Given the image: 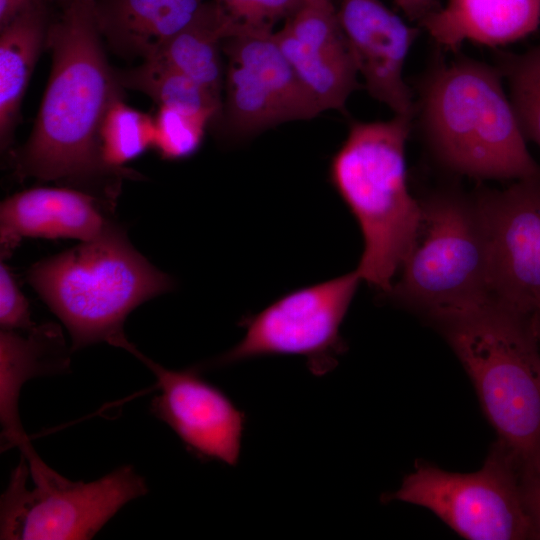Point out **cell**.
Instances as JSON below:
<instances>
[{
	"label": "cell",
	"instance_id": "obj_1",
	"mask_svg": "<svg viewBox=\"0 0 540 540\" xmlns=\"http://www.w3.org/2000/svg\"><path fill=\"white\" fill-rule=\"evenodd\" d=\"M94 1L63 0L52 19L49 80L31 135L14 155V168L21 179L66 182L116 203L122 179L139 174L112 169L101 157V126L122 99V86L106 58Z\"/></svg>",
	"mask_w": 540,
	"mask_h": 540
},
{
	"label": "cell",
	"instance_id": "obj_2",
	"mask_svg": "<svg viewBox=\"0 0 540 540\" xmlns=\"http://www.w3.org/2000/svg\"><path fill=\"white\" fill-rule=\"evenodd\" d=\"M497 66L460 57L437 61L417 86L415 115L433 154L480 179H540Z\"/></svg>",
	"mask_w": 540,
	"mask_h": 540
},
{
	"label": "cell",
	"instance_id": "obj_3",
	"mask_svg": "<svg viewBox=\"0 0 540 540\" xmlns=\"http://www.w3.org/2000/svg\"><path fill=\"white\" fill-rule=\"evenodd\" d=\"M437 326L522 478L540 473V345L533 314L492 299Z\"/></svg>",
	"mask_w": 540,
	"mask_h": 540
},
{
	"label": "cell",
	"instance_id": "obj_4",
	"mask_svg": "<svg viewBox=\"0 0 540 540\" xmlns=\"http://www.w3.org/2000/svg\"><path fill=\"white\" fill-rule=\"evenodd\" d=\"M413 117L353 122L333 156L329 178L355 217L364 241L356 269L362 280L389 294L421 220V202L409 192L405 148Z\"/></svg>",
	"mask_w": 540,
	"mask_h": 540
},
{
	"label": "cell",
	"instance_id": "obj_5",
	"mask_svg": "<svg viewBox=\"0 0 540 540\" xmlns=\"http://www.w3.org/2000/svg\"><path fill=\"white\" fill-rule=\"evenodd\" d=\"M26 278L67 328L71 351L105 342L131 353L127 316L175 286L134 248L122 226L34 263Z\"/></svg>",
	"mask_w": 540,
	"mask_h": 540
},
{
	"label": "cell",
	"instance_id": "obj_6",
	"mask_svg": "<svg viewBox=\"0 0 540 540\" xmlns=\"http://www.w3.org/2000/svg\"><path fill=\"white\" fill-rule=\"evenodd\" d=\"M414 243L389 294L435 324L495 299L485 232L474 199L454 191L421 202Z\"/></svg>",
	"mask_w": 540,
	"mask_h": 540
},
{
	"label": "cell",
	"instance_id": "obj_7",
	"mask_svg": "<svg viewBox=\"0 0 540 540\" xmlns=\"http://www.w3.org/2000/svg\"><path fill=\"white\" fill-rule=\"evenodd\" d=\"M0 501V539H92L129 501L145 495V479L130 465L92 482L71 481L49 467L31 442Z\"/></svg>",
	"mask_w": 540,
	"mask_h": 540
},
{
	"label": "cell",
	"instance_id": "obj_8",
	"mask_svg": "<svg viewBox=\"0 0 540 540\" xmlns=\"http://www.w3.org/2000/svg\"><path fill=\"white\" fill-rule=\"evenodd\" d=\"M383 500L426 508L465 539H534L521 471L498 441L474 472H451L417 462L399 489Z\"/></svg>",
	"mask_w": 540,
	"mask_h": 540
},
{
	"label": "cell",
	"instance_id": "obj_9",
	"mask_svg": "<svg viewBox=\"0 0 540 540\" xmlns=\"http://www.w3.org/2000/svg\"><path fill=\"white\" fill-rule=\"evenodd\" d=\"M356 270L340 277L292 291L239 325L243 339L198 368H220L249 359L296 355L306 359L315 376L333 370L346 350L340 327L361 281Z\"/></svg>",
	"mask_w": 540,
	"mask_h": 540
},
{
	"label": "cell",
	"instance_id": "obj_10",
	"mask_svg": "<svg viewBox=\"0 0 540 540\" xmlns=\"http://www.w3.org/2000/svg\"><path fill=\"white\" fill-rule=\"evenodd\" d=\"M227 58L221 115L227 130L247 137L321 110L283 54L275 32L237 25L224 39Z\"/></svg>",
	"mask_w": 540,
	"mask_h": 540
},
{
	"label": "cell",
	"instance_id": "obj_11",
	"mask_svg": "<svg viewBox=\"0 0 540 540\" xmlns=\"http://www.w3.org/2000/svg\"><path fill=\"white\" fill-rule=\"evenodd\" d=\"M474 200L486 236L494 298L534 314L540 309V179L483 190Z\"/></svg>",
	"mask_w": 540,
	"mask_h": 540
},
{
	"label": "cell",
	"instance_id": "obj_12",
	"mask_svg": "<svg viewBox=\"0 0 540 540\" xmlns=\"http://www.w3.org/2000/svg\"><path fill=\"white\" fill-rule=\"evenodd\" d=\"M154 374L160 393L151 413L165 422L197 458L238 463L247 416L219 388L201 376L196 366L170 370L142 354L132 352Z\"/></svg>",
	"mask_w": 540,
	"mask_h": 540
},
{
	"label": "cell",
	"instance_id": "obj_13",
	"mask_svg": "<svg viewBox=\"0 0 540 540\" xmlns=\"http://www.w3.org/2000/svg\"><path fill=\"white\" fill-rule=\"evenodd\" d=\"M337 15L368 93L395 115L414 118L413 93L403 69L419 35L380 0H337Z\"/></svg>",
	"mask_w": 540,
	"mask_h": 540
},
{
	"label": "cell",
	"instance_id": "obj_14",
	"mask_svg": "<svg viewBox=\"0 0 540 540\" xmlns=\"http://www.w3.org/2000/svg\"><path fill=\"white\" fill-rule=\"evenodd\" d=\"M277 42L321 112L339 110L359 88L358 71L333 0H303L275 32Z\"/></svg>",
	"mask_w": 540,
	"mask_h": 540
},
{
	"label": "cell",
	"instance_id": "obj_15",
	"mask_svg": "<svg viewBox=\"0 0 540 540\" xmlns=\"http://www.w3.org/2000/svg\"><path fill=\"white\" fill-rule=\"evenodd\" d=\"M116 204L76 187H34L0 206V256L9 258L24 238L99 239L121 225Z\"/></svg>",
	"mask_w": 540,
	"mask_h": 540
},
{
	"label": "cell",
	"instance_id": "obj_16",
	"mask_svg": "<svg viewBox=\"0 0 540 540\" xmlns=\"http://www.w3.org/2000/svg\"><path fill=\"white\" fill-rule=\"evenodd\" d=\"M60 327L55 323L35 326L23 336L0 331V421L5 447L20 448L30 442L19 416L22 386L31 378L67 371L69 354Z\"/></svg>",
	"mask_w": 540,
	"mask_h": 540
},
{
	"label": "cell",
	"instance_id": "obj_17",
	"mask_svg": "<svg viewBox=\"0 0 540 540\" xmlns=\"http://www.w3.org/2000/svg\"><path fill=\"white\" fill-rule=\"evenodd\" d=\"M540 0H448L421 27L445 50L464 41L499 47L535 32Z\"/></svg>",
	"mask_w": 540,
	"mask_h": 540
},
{
	"label": "cell",
	"instance_id": "obj_18",
	"mask_svg": "<svg viewBox=\"0 0 540 540\" xmlns=\"http://www.w3.org/2000/svg\"><path fill=\"white\" fill-rule=\"evenodd\" d=\"M205 0H95L102 38L115 53L143 60L154 56L185 27Z\"/></svg>",
	"mask_w": 540,
	"mask_h": 540
},
{
	"label": "cell",
	"instance_id": "obj_19",
	"mask_svg": "<svg viewBox=\"0 0 540 540\" xmlns=\"http://www.w3.org/2000/svg\"><path fill=\"white\" fill-rule=\"evenodd\" d=\"M53 16L49 6L18 16L0 28V144H11L21 103L44 48Z\"/></svg>",
	"mask_w": 540,
	"mask_h": 540
},
{
	"label": "cell",
	"instance_id": "obj_20",
	"mask_svg": "<svg viewBox=\"0 0 540 540\" xmlns=\"http://www.w3.org/2000/svg\"><path fill=\"white\" fill-rule=\"evenodd\" d=\"M237 25L216 0L205 1L191 21L149 59L191 77L223 103L222 43Z\"/></svg>",
	"mask_w": 540,
	"mask_h": 540
},
{
	"label": "cell",
	"instance_id": "obj_21",
	"mask_svg": "<svg viewBox=\"0 0 540 540\" xmlns=\"http://www.w3.org/2000/svg\"><path fill=\"white\" fill-rule=\"evenodd\" d=\"M120 85L149 96L158 107L220 117L222 101L191 77L157 59L143 60L129 70L117 71Z\"/></svg>",
	"mask_w": 540,
	"mask_h": 540
},
{
	"label": "cell",
	"instance_id": "obj_22",
	"mask_svg": "<svg viewBox=\"0 0 540 540\" xmlns=\"http://www.w3.org/2000/svg\"><path fill=\"white\" fill-rule=\"evenodd\" d=\"M496 59L521 131L540 147V44L519 54L500 52Z\"/></svg>",
	"mask_w": 540,
	"mask_h": 540
},
{
	"label": "cell",
	"instance_id": "obj_23",
	"mask_svg": "<svg viewBox=\"0 0 540 540\" xmlns=\"http://www.w3.org/2000/svg\"><path fill=\"white\" fill-rule=\"evenodd\" d=\"M103 162L115 170L153 146V118L117 100L108 110L99 135Z\"/></svg>",
	"mask_w": 540,
	"mask_h": 540
},
{
	"label": "cell",
	"instance_id": "obj_24",
	"mask_svg": "<svg viewBox=\"0 0 540 540\" xmlns=\"http://www.w3.org/2000/svg\"><path fill=\"white\" fill-rule=\"evenodd\" d=\"M154 122L153 146L164 159L192 156L201 146L206 127L212 120L201 114L159 107Z\"/></svg>",
	"mask_w": 540,
	"mask_h": 540
},
{
	"label": "cell",
	"instance_id": "obj_25",
	"mask_svg": "<svg viewBox=\"0 0 540 540\" xmlns=\"http://www.w3.org/2000/svg\"><path fill=\"white\" fill-rule=\"evenodd\" d=\"M239 24L249 28L270 29L286 20L303 0H216Z\"/></svg>",
	"mask_w": 540,
	"mask_h": 540
},
{
	"label": "cell",
	"instance_id": "obj_26",
	"mask_svg": "<svg viewBox=\"0 0 540 540\" xmlns=\"http://www.w3.org/2000/svg\"><path fill=\"white\" fill-rule=\"evenodd\" d=\"M36 325L31 320L29 302L19 289L8 268L0 264V327L2 330L29 331Z\"/></svg>",
	"mask_w": 540,
	"mask_h": 540
},
{
	"label": "cell",
	"instance_id": "obj_27",
	"mask_svg": "<svg viewBox=\"0 0 540 540\" xmlns=\"http://www.w3.org/2000/svg\"><path fill=\"white\" fill-rule=\"evenodd\" d=\"M524 498L530 514L534 539H540V473L522 478Z\"/></svg>",
	"mask_w": 540,
	"mask_h": 540
},
{
	"label": "cell",
	"instance_id": "obj_28",
	"mask_svg": "<svg viewBox=\"0 0 540 540\" xmlns=\"http://www.w3.org/2000/svg\"><path fill=\"white\" fill-rule=\"evenodd\" d=\"M63 0H0V28H3L18 16L35 8L49 6Z\"/></svg>",
	"mask_w": 540,
	"mask_h": 540
},
{
	"label": "cell",
	"instance_id": "obj_29",
	"mask_svg": "<svg viewBox=\"0 0 540 540\" xmlns=\"http://www.w3.org/2000/svg\"><path fill=\"white\" fill-rule=\"evenodd\" d=\"M410 21L416 22L419 27L433 14L438 12L442 5L439 0H393Z\"/></svg>",
	"mask_w": 540,
	"mask_h": 540
},
{
	"label": "cell",
	"instance_id": "obj_30",
	"mask_svg": "<svg viewBox=\"0 0 540 540\" xmlns=\"http://www.w3.org/2000/svg\"><path fill=\"white\" fill-rule=\"evenodd\" d=\"M534 322H535V327H536V332H537V336H538V340H539V345H540V309H538L534 314Z\"/></svg>",
	"mask_w": 540,
	"mask_h": 540
}]
</instances>
